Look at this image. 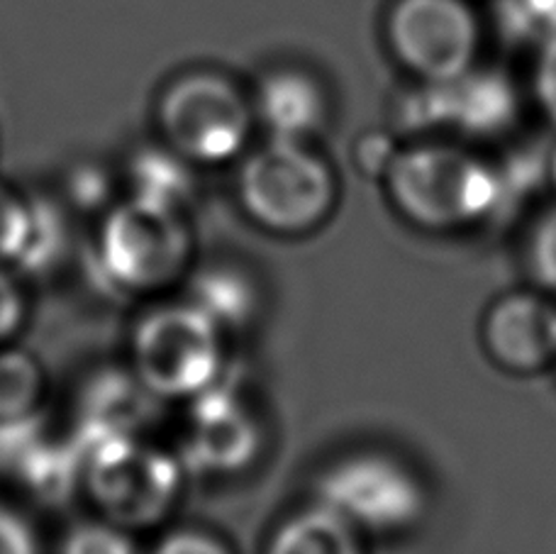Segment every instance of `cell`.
Listing matches in <instances>:
<instances>
[{
    "mask_svg": "<svg viewBox=\"0 0 556 554\" xmlns=\"http://www.w3.org/2000/svg\"><path fill=\"white\" fill-rule=\"evenodd\" d=\"M383 179L395 207L425 230H456L498 213L495 166L456 147L399 150Z\"/></svg>",
    "mask_w": 556,
    "mask_h": 554,
    "instance_id": "obj_1",
    "label": "cell"
},
{
    "mask_svg": "<svg viewBox=\"0 0 556 554\" xmlns=\"http://www.w3.org/2000/svg\"><path fill=\"white\" fill-rule=\"evenodd\" d=\"M130 369L159 401H191L225 379V330L191 301L159 305L132 330Z\"/></svg>",
    "mask_w": 556,
    "mask_h": 554,
    "instance_id": "obj_2",
    "label": "cell"
},
{
    "mask_svg": "<svg viewBox=\"0 0 556 554\" xmlns=\"http://www.w3.org/2000/svg\"><path fill=\"white\" fill-rule=\"evenodd\" d=\"M193 235L184 211L139 198L113 205L96 237V266L111 289L149 295L164 291L186 274Z\"/></svg>",
    "mask_w": 556,
    "mask_h": 554,
    "instance_id": "obj_3",
    "label": "cell"
},
{
    "mask_svg": "<svg viewBox=\"0 0 556 554\" xmlns=\"http://www.w3.org/2000/svg\"><path fill=\"white\" fill-rule=\"evenodd\" d=\"M81 487L101 518L125 530L162 522L174 508L186 467L176 454L147 438H113L81 444Z\"/></svg>",
    "mask_w": 556,
    "mask_h": 554,
    "instance_id": "obj_4",
    "label": "cell"
},
{
    "mask_svg": "<svg viewBox=\"0 0 556 554\" xmlns=\"http://www.w3.org/2000/svg\"><path fill=\"white\" fill-rule=\"evenodd\" d=\"M244 213L276 235H303L330 215L337 184L305 142L271 140L247 156L237 179Z\"/></svg>",
    "mask_w": 556,
    "mask_h": 554,
    "instance_id": "obj_5",
    "label": "cell"
},
{
    "mask_svg": "<svg viewBox=\"0 0 556 554\" xmlns=\"http://www.w3.org/2000/svg\"><path fill=\"white\" fill-rule=\"evenodd\" d=\"M254 108L240 88L217 74L178 78L159 103L166 144L193 166H217L240 156L250 140Z\"/></svg>",
    "mask_w": 556,
    "mask_h": 554,
    "instance_id": "obj_6",
    "label": "cell"
},
{
    "mask_svg": "<svg viewBox=\"0 0 556 554\" xmlns=\"http://www.w3.org/2000/svg\"><path fill=\"white\" fill-rule=\"evenodd\" d=\"M317 501L340 513L362 532H403L422 518V481L401 459L359 452L334 462L317 479Z\"/></svg>",
    "mask_w": 556,
    "mask_h": 554,
    "instance_id": "obj_7",
    "label": "cell"
},
{
    "mask_svg": "<svg viewBox=\"0 0 556 554\" xmlns=\"http://www.w3.org/2000/svg\"><path fill=\"white\" fill-rule=\"evenodd\" d=\"M389 42L408 72L440 84L473 66L479 25L462 0H399L389 20Z\"/></svg>",
    "mask_w": 556,
    "mask_h": 554,
    "instance_id": "obj_8",
    "label": "cell"
},
{
    "mask_svg": "<svg viewBox=\"0 0 556 554\" xmlns=\"http://www.w3.org/2000/svg\"><path fill=\"white\" fill-rule=\"evenodd\" d=\"M518 96L498 72H464L450 81L427 84L401 108L405 133L456 130L469 137H493L515 123Z\"/></svg>",
    "mask_w": 556,
    "mask_h": 554,
    "instance_id": "obj_9",
    "label": "cell"
},
{
    "mask_svg": "<svg viewBox=\"0 0 556 554\" xmlns=\"http://www.w3.org/2000/svg\"><path fill=\"white\" fill-rule=\"evenodd\" d=\"M262 428L260 420L240 391L227 381L188 401V418L184 425L181 454L186 469L201 474H237L260 457Z\"/></svg>",
    "mask_w": 556,
    "mask_h": 554,
    "instance_id": "obj_10",
    "label": "cell"
},
{
    "mask_svg": "<svg viewBox=\"0 0 556 554\" xmlns=\"http://www.w3.org/2000/svg\"><path fill=\"white\" fill-rule=\"evenodd\" d=\"M0 471L42 501H64L81 487L84 450L76 435L54 432L42 413L0 423Z\"/></svg>",
    "mask_w": 556,
    "mask_h": 554,
    "instance_id": "obj_11",
    "label": "cell"
},
{
    "mask_svg": "<svg viewBox=\"0 0 556 554\" xmlns=\"http://www.w3.org/2000/svg\"><path fill=\"white\" fill-rule=\"evenodd\" d=\"M483 342L503 369L532 374L556 360V309L534 293H510L483 323Z\"/></svg>",
    "mask_w": 556,
    "mask_h": 554,
    "instance_id": "obj_12",
    "label": "cell"
},
{
    "mask_svg": "<svg viewBox=\"0 0 556 554\" xmlns=\"http://www.w3.org/2000/svg\"><path fill=\"white\" fill-rule=\"evenodd\" d=\"M164 401L137 379L135 372H103L86 383L78 399L76 440L91 444L113 438H144Z\"/></svg>",
    "mask_w": 556,
    "mask_h": 554,
    "instance_id": "obj_13",
    "label": "cell"
},
{
    "mask_svg": "<svg viewBox=\"0 0 556 554\" xmlns=\"http://www.w3.org/2000/svg\"><path fill=\"white\" fill-rule=\"evenodd\" d=\"M254 115L271 140L305 142L325 123V93L315 78L303 72H276L266 76L256 91Z\"/></svg>",
    "mask_w": 556,
    "mask_h": 554,
    "instance_id": "obj_14",
    "label": "cell"
},
{
    "mask_svg": "<svg viewBox=\"0 0 556 554\" xmlns=\"http://www.w3.org/2000/svg\"><path fill=\"white\" fill-rule=\"evenodd\" d=\"M264 554H364L362 530L315 501L274 530Z\"/></svg>",
    "mask_w": 556,
    "mask_h": 554,
    "instance_id": "obj_15",
    "label": "cell"
},
{
    "mask_svg": "<svg viewBox=\"0 0 556 554\" xmlns=\"http://www.w3.org/2000/svg\"><path fill=\"white\" fill-rule=\"evenodd\" d=\"M130 198L184 211L195 191L193 164L168 144L137 150L127 166Z\"/></svg>",
    "mask_w": 556,
    "mask_h": 554,
    "instance_id": "obj_16",
    "label": "cell"
},
{
    "mask_svg": "<svg viewBox=\"0 0 556 554\" xmlns=\"http://www.w3.org/2000/svg\"><path fill=\"white\" fill-rule=\"evenodd\" d=\"M188 301L227 330H240L260 309V291L250 276L232 266H211L193 276Z\"/></svg>",
    "mask_w": 556,
    "mask_h": 554,
    "instance_id": "obj_17",
    "label": "cell"
},
{
    "mask_svg": "<svg viewBox=\"0 0 556 554\" xmlns=\"http://www.w3.org/2000/svg\"><path fill=\"white\" fill-rule=\"evenodd\" d=\"M45 395V372L33 354L10 342L0 348V423H13L39 413Z\"/></svg>",
    "mask_w": 556,
    "mask_h": 554,
    "instance_id": "obj_18",
    "label": "cell"
},
{
    "mask_svg": "<svg viewBox=\"0 0 556 554\" xmlns=\"http://www.w3.org/2000/svg\"><path fill=\"white\" fill-rule=\"evenodd\" d=\"M66 223L64 215L56 211L52 203L33 201V223H29L27 240L23 252H20L13 272L25 274H42L62 260L66 250Z\"/></svg>",
    "mask_w": 556,
    "mask_h": 554,
    "instance_id": "obj_19",
    "label": "cell"
},
{
    "mask_svg": "<svg viewBox=\"0 0 556 554\" xmlns=\"http://www.w3.org/2000/svg\"><path fill=\"white\" fill-rule=\"evenodd\" d=\"M495 172H498L501 191L495 217H503L518 211L520 203L530 201L534 193H540L549 184V150H540V147L518 150L495 166Z\"/></svg>",
    "mask_w": 556,
    "mask_h": 554,
    "instance_id": "obj_20",
    "label": "cell"
},
{
    "mask_svg": "<svg viewBox=\"0 0 556 554\" xmlns=\"http://www.w3.org/2000/svg\"><path fill=\"white\" fill-rule=\"evenodd\" d=\"M59 554H139L125 530L115 522L98 518L78 522L59 542Z\"/></svg>",
    "mask_w": 556,
    "mask_h": 554,
    "instance_id": "obj_21",
    "label": "cell"
},
{
    "mask_svg": "<svg viewBox=\"0 0 556 554\" xmlns=\"http://www.w3.org/2000/svg\"><path fill=\"white\" fill-rule=\"evenodd\" d=\"M29 223H33V198L20 196L13 186L0 181V264L13 269L23 252Z\"/></svg>",
    "mask_w": 556,
    "mask_h": 554,
    "instance_id": "obj_22",
    "label": "cell"
},
{
    "mask_svg": "<svg viewBox=\"0 0 556 554\" xmlns=\"http://www.w3.org/2000/svg\"><path fill=\"white\" fill-rule=\"evenodd\" d=\"M530 266L534 279L547 289H556V207L534 227L530 242Z\"/></svg>",
    "mask_w": 556,
    "mask_h": 554,
    "instance_id": "obj_23",
    "label": "cell"
},
{
    "mask_svg": "<svg viewBox=\"0 0 556 554\" xmlns=\"http://www.w3.org/2000/svg\"><path fill=\"white\" fill-rule=\"evenodd\" d=\"M149 554H235L220 538L203 530H174L156 542Z\"/></svg>",
    "mask_w": 556,
    "mask_h": 554,
    "instance_id": "obj_24",
    "label": "cell"
},
{
    "mask_svg": "<svg viewBox=\"0 0 556 554\" xmlns=\"http://www.w3.org/2000/svg\"><path fill=\"white\" fill-rule=\"evenodd\" d=\"M25 318V299L13 276V269L0 264V348L13 340Z\"/></svg>",
    "mask_w": 556,
    "mask_h": 554,
    "instance_id": "obj_25",
    "label": "cell"
},
{
    "mask_svg": "<svg viewBox=\"0 0 556 554\" xmlns=\"http://www.w3.org/2000/svg\"><path fill=\"white\" fill-rule=\"evenodd\" d=\"M0 554H37L33 528L8 508H0Z\"/></svg>",
    "mask_w": 556,
    "mask_h": 554,
    "instance_id": "obj_26",
    "label": "cell"
},
{
    "mask_svg": "<svg viewBox=\"0 0 556 554\" xmlns=\"http://www.w3.org/2000/svg\"><path fill=\"white\" fill-rule=\"evenodd\" d=\"M395 150L389 135H369L364 137L362 144L356 147V162L359 169L369 176H386L395 160Z\"/></svg>",
    "mask_w": 556,
    "mask_h": 554,
    "instance_id": "obj_27",
    "label": "cell"
},
{
    "mask_svg": "<svg viewBox=\"0 0 556 554\" xmlns=\"http://www.w3.org/2000/svg\"><path fill=\"white\" fill-rule=\"evenodd\" d=\"M538 98L547 113L549 121L556 125V35L542 45V59L534 78Z\"/></svg>",
    "mask_w": 556,
    "mask_h": 554,
    "instance_id": "obj_28",
    "label": "cell"
},
{
    "mask_svg": "<svg viewBox=\"0 0 556 554\" xmlns=\"http://www.w3.org/2000/svg\"><path fill=\"white\" fill-rule=\"evenodd\" d=\"M72 196L81 205H101L108 198V181L103 169H96V166H86V169H76L72 176Z\"/></svg>",
    "mask_w": 556,
    "mask_h": 554,
    "instance_id": "obj_29",
    "label": "cell"
},
{
    "mask_svg": "<svg viewBox=\"0 0 556 554\" xmlns=\"http://www.w3.org/2000/svg\"><path fill=\"white\" fill-rule=\"evenodd\" d=\"M520 5L528 13L525 33L542 35L544 42L556 35V0H520Z\"/></svg>",
    "mask_w": 556,
    "mask_h": 554,
    "instance_id": "obj_30",
    "label": "cell"
},
{
    "mask_svg": "<svg viewBox=\"0 0 556 554\" xmlns=\"http://www.w3.org/2000/svg\"><path fill=\"white\" fill-rule=\"evenodd\" d=\"M549 184L556 186V144L549 150Z\"/></svg>",
    "mask_w": 556,
    "mask_h": 554,
    "instance_id": "obj_31",
    "label": "cell"
}]
</instances>
